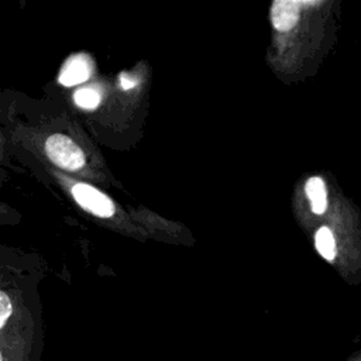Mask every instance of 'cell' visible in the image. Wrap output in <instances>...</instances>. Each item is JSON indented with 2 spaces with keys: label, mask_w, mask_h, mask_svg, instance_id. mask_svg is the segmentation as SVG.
Here are the masks:
<instances>
[{
  "label": "cell",
  "mask_w": 361,
  "mask_h": 361,
  "mask_svg": "<svg viewBox=\"0 0 361 361\" xmlns=\"http://www.w3.org/2000/svg\"><path fill=\"white\" fill-rule=\"evenodd\" d=\"M305 192L309 199L310 210L317 216L324 214L329 207V192L324 180L320 176L309 178L305 185Z\"/></svg>",
  "instance_id": "cell-5"
},
{
  "label": "cell",
  "mask_w": 361,
  "mask_h": 361,
  "mask_svg": "<svg viewBox=\"0 0 361 361\" xmlns=\"http://www.w3.org/2000/svg\"><path fill=\"white\" fill-rule=\"evenodd\" d=\"M13 313V305L6 292H0V327L4 329L8 317Z\"/></svg>",
  "instance_id": "cell-8"
},
{
  "label": "cell",
  "mask_w": 361,
  "mask_h": 361,
  "mask_svg": "<svg viewBox=\"0 0 361 361\" xmlns=\"http://www.w3.org/2000/svg\"><path fill=\"white\" fill-rule=\"evenodd\" d=\"M92 73V63L87 55L78 54L68 58L61 69L58 80L63 86H73L85 82Z\"/></svg>",
  "instance_id": "cell-4"
},
{
  "label": "cell",
  "mask_w": 361,
  "mask_h": 361,
  "mask_svg": "<svg viewBox=\"0 0 361 361\" xmlns=\"http://www.w3.org/2000/svg\"><path fill=\"white\" fill-rule=\"evenodd\" d=\"M45 151L49 159L63 169L76 171L85 165L83 151L68 135H51L45 142Z\"/></svg>",
  "instance_id": "cell-1"
},
{
  "label": "cell",
  "mask_w": 361,
  "mask_h": 361,
  "mask_svg": "<svg viewBox=\"0 0 361 361\" xmlns=\"http://www.w3.org/2000/svg\"><path fill=\"white\" fill-rule=\"evenodd\" d=\"M302 6L303 1L275 0L271 7V20L274 27L278 31L292 30L300 17Z\"/></svg>",
  "instance_id": "cell-3"
},
{
  "label": "cell",
  "mask_w": 361,
  "mask_h": 361,
  "mask_svg": "<svg viewBox=\"0 0 361 361\" xmlns=\"http://www.w3.org/2000/svg\"><path fill=\"white\" fill-rule=\"evenodd\" d=\"M120 83H121V87L124 90H128V89H133L135 85H137V79L128 76L127 73H121L120 76Z\"/></svg>",
  "instance_id": "cell-9"
},
{
  "label": "cell",
  "mask_w": 361,
  "mask_h": 361,
  "mask_svg": "<svg viewBox=\"0 0 361 361\" xmlns=\"http://www.w3.org/2000/svg\"><path fill=\"white\" fill-rule=\"evenodd\" d=\"M314 247L320 257H323L327 262H334L337 259V238L333 230L327 226H322L314 234Z\"/></svg>",
  "instance_id": "cell-6"
},
{
  "label": "cell",
  "mask_w": 361,
  "mask_h": 361,
  "mask_svg": "<svg viewBox=\"0 0 361 361\" xmlns=\"http://www.w3.org/2000/svg\"><path fill=\"white\" fill-rule=\"evenodd\" d=\"M345 361H361V350L351 353Z\"/></svg>",
  "instance_id": "cell-10"
},
{
  "label": "cell",
  "mask_w": 361,
  "mask_h": 361,
  "mask_svg": "<svg viewBox=\"0 0 361 361\" xmlns=\"http://www.w3.org/2000/svg\"><path fill=\"white\" fill-rule=\"evenodd\" d=\"M76 203L97 217H111L114 214V203L99 189L87 183H76L72 188Z\"/></svg>",
  "instance_id": "cell-2"
},
{
  "label": "cell",
  "mask_w": 361,
  "mask_h": 361,
  "mask_svg": "<svg viewBox=\"0 0 361 361\" xmlns=\"http://www.w3.org/2000/svg\"><path fill=\"white\" fill-rule=\"evenodd\" d=\"M100 93L96 90V89H92V87H83V89H79L75 92L73 94V100L75 103L82 107V109H87V110H92V109H96L100 103Z\"/></svg>",
  "instance_id": "cell-7"
}]
</instances>
